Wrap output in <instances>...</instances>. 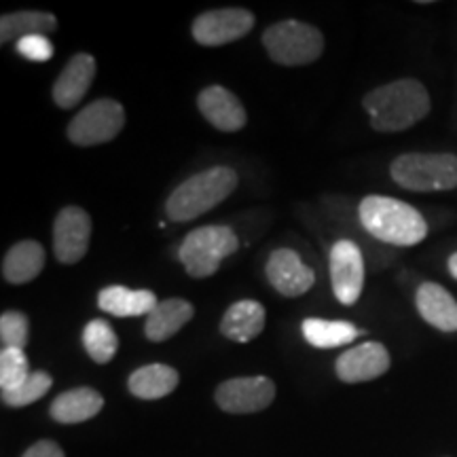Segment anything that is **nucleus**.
<instances>
[{
    "mask_svg": "<svg viewBox=\"0 0 457 457\" xmlns=\"http://www.w3.org/2000/svg\"><path fill=\"white\" fill-rule=\"evenodd\" d=\"M30 375V364H28L24 350L4 347V350L0 352V390H15V387L24 384Z\"/></svg>",
    "mask_w": 457,
    "mask_h": 457,
    "instance_id": "nucleus-26",
    "label": "nucleus"
},
{
    "mask_svg": "<svg viewBox=\"0 0 457 457\" xmlns=\"http://www.w3.org/2000/svg\"><path fill=\"white\" fill-rule=\"evenodd\" d=\"M239 248L236 231L228 227H199L182 239L179 259L191 278H210L219 271L220 262Z\"/></svg>",
    "mask_w": 457,
    "mask_h": 457,
    "instance_id": "nucleus-5",
    "label": "nucleus"
},
{
    "mask_svg": "<svg viewBox=\"0 0 457 457\" xmlns=\"http://www.w3.org/2000/svg\"><path fill=\"white\" fill-rule=\"evenodd\" d=\"M17 54L24 55L30 62H47L54 55V43L49 41L43 34H34V37H26L17 41Z\"/></svg>",
    "mask_w": 457,
    "mask_h": 457,
    "instance_id": "nucleus-29",
    "label": "nucleus"
},
{
    "mask_svg": "<svg viewBox=\"0 0 457 457\" xmlns=\"http://www.w3.org/2000/svg\"><path fill=\"white\" fill-rule=\"evenodd\" d=\"M303 337L310 345L318 350H333V347L347 345L353 339H358L364 330L353 327L352 322H343V320H320L307 318L303 320Z\"/></svg>",
    "mask_w": 457,
    "mask_h": 457,
    "instance_id": "nucleus-23",
    "label": "nucleus"
},
{
    "mask_svg": "<svg viewBox=\"0 0 457 457\" xmlns=\"http://www.w3.org/2000/svg\"><path fill=\"white\" fill-rule=\"evenodd\" d=\"M360 225L369 236L390 245H417L428 236V222L420 210L400 199L369 195L360 202Z\"/></svg>",
    "mask_w": 457,
    "mask_h": 457,
    "instance_id": "nucleus-2",
    "label": "nucleus"
},
{
    "mask_svg": "<svg viewBox=\"0 0 457 457\" xmlns=\"http://www.w3.org/2000/svg\"><path fill=\"white\" fill-rule=\"evenodd\" d=\"M45 270V250L34 239H24L11 245L3 259V278L9 284H28Z\"/></svg>",
    "mask_w": 457,
    "mask_h": 457,
    "instance_id": "nucleus-21",
    "label": "nucleus"
},
{
    "mask_svg": "<svg viewBox=\"0 0 457 457\" xmlns=\"http://www.w3.org/2000/svg\"><path fill=\"white\" fill-rule=\"evenodd\" d=\"M96 79V60L89 54H77L68 60L54 83V102L60 108H74L85 98Z\"/></svg>",
    "mask_w": 457,
    "mask_h": 457,
    "instance_id": "nucleus-15",
    "label": "nucleus"
},
{
    "mask_svg": "<svg viewBox=\"0 0 457 457\" xmlns=\"http://www.w3.org/2000/svg\"><path fill=\"white\" fill-rule=\"evenodd\" d=\"M328 271L333 293L343 305H353L364 288V256L352 239H339L328 253Z\"/></svg>",
    "mask_w": 457,
    "mask_h": 457,
    "instance_id": "nucleus-8",
    "label": "nucleus"
},
{
    "mask_svg": "<svg viewBox=\"0 0 457 457\" xmlns=\"http://www.w3.org/2000/svg\"><path fill=\"white\" fill-rule=\"evenodd\" d=\"M197 106L205 121L212 123L216 129L228 131V134L245 128V121H248V114L237 96L220 85L202 89V94L197 96Z\"/></svg>",
    "mask_w": 457,
    "mask_h": 457,
    "instance_id": "nucleus-14",
    "label": "nucleus"
},
{
    "mask_svg": "<svg viewBox=\"0 0 457 457\" xmlns=\"http://www.w3.org/2000/svg\"><path fill=\"white\" fill-rule=\"evenodd\" d=\"M262 45L279 66H307L322 55L324 37L316 26L286 20L262 32Z\"/></svg>",
    "mask_w": 457,
    "mask_h": 457,
    "instance_id": "nucleus-6",
    "label": "nucleus"
},
{
    "mask_svg": "<svg viewBox=\"0 0 457 457\" xmlns=\"http://www.w3.org/2000/svg\"><path fill=\"white\" fill-rule=\"evenodd\" d=\"M179 370L168 364H146L129 375L128 387L136 398L157 400L174 392L179 387Z\"/></svg>",
    "mask_w": 457,
    "mask_h": 457,
    "instance_id": "nucleus-22",
    "label": "nucleus"
},
{
    "mask_svg": "<svg viewBox=\"0 0 457 457\" xmlns=\"http://www.w3.org/2000/svg\"><path fill=\"white\" fill-rule=\"evenodd\" d=\"M216 404L227 413H256L267 409L276 398V386L270 377H237L216 387Z\"/></svg>",
    "mask_w": 457,
    "mask_h": 457,
    "instance_id": "nucleus-10",
    "label": "nucleus"
},
{
    "mask_svg": "<svg viewBox=\"0 0 457 457\" xmlns=\"http://www.w3.org/2000/svg\"><path fill=\"white\" fill-rule=\"evenodd\" d=\"M21 457H64V451L54 441H38Z\"/></svg>",
    "mask_w": 457,
    "mask_h": 457,
    "instance_id": "nucleus-30",
    "label": "nucleus"
},
{
    "mask_svg": "<svg viewBox=\"0 0 457 457\" xmlns=\"http://www.w3.org/2000/svg\"><path fill=\"white\" fill-rule=\"evenodd\" d=\"M237 171L227 165L199 171L171 191L165 202V214L174 222L195 220L216 205L225 202L237 188Z\"/></svg>",
    "mask_w": 457,
    "mask_h": 457,
    "instance_id": "nucleus-3",
    "label": "nucleus"
},
{
    "mask_svg": "<svg viewBox=\"0 0 457 457\" xmlns=\"http://www.w3.org/2000/svg\"><path fill=\"white\" fill-rule=\"evenodd\" d=\"M51 384H54V379H51L49 373L34 370L20 387L11 392H3V403L9 404V407H26V404H32L38 398H43L51 390Z\"/></svg>",
    "mask_w": 457,
    "mask_h": 457,
    "instance_id": "nucleus-27",
    "label": "nucleus"
},
{
    "mask_svg": "<svg viewBox=\"0 0 457 457\" xmlns=\"http://www.w3.org/2000/svg\"><path fill=\"white\" fill-rule=\"evenodd\" d=\"M387 369H390V353H387L386 345L375 341L362 343V345L343 352L335 364V373L343 384L373 381L387 373Z\"/></svg>",
    "mask_w": 457,
    "mask_h": 457,
    "instance_id": "nucleus-13",
    "label": "nucleus"
},
{
    "mask_svg": "<svg viewBox=\"0 0 457 457\" xmlns=\"http://www.w3.org/2000/svg\"><path fill=\"white\" fill-rule=\"evenodd\" d=\"M157 303V296L151 290H131L125 286H108L98 295L100 310L117 318L148 316Z\"/></svg>",
    "mask_w": 457,
    "mask_h": 457,
    "instance_id": "nucleus-20",
    "label": "nucleus"
},
{
    "mask_svg": "<svg viewBox=\"0 0 457 457\" xmlns=\"http://www.w3.org/2000/svg\"><path fill=\"white\" fill-rule=\"evenodd\" d=\"M83 345H85V352L89 353V358L94 360V362L106 364L111 362L114 353H117L119 339L106 320L96 318L91 320L83 330Z\"/></svg>",
    "mask_w": 457,
    "mask_h": 457,
    "instance_id": "nucleus-25",
    "label": "nucleus"
},
{
    "mask_svg": "<svg viewBox=\"0 0 457 457\" xmlns=\"http://www.w3.org/2000/svg\"><path fill=\"white\" fill-rule=\"evenodd\" d=\"M447 267H449V273H451V276H453V278L457 279V253L449 256V262H447Z\"/></svg>",
    "mask_w": 457,
    "mask_h": 457,
    "instance_id": "nucleus-31",
    "label": "nucleus"
},
{
    "mask_svg": "<svg viewBox=\"0 0 457 457\" xmlns=\"http://www.w3.org/2000/svg\"><path fill=\"white\" fill-rule=\"evenodd\" d=\"M415 305L420 316L443 333L457 330V301L441 284L424 282L415 293Z\"/></svg>",
    "mask_w": 457,
    "mask_h": 457,
    "instance_id": "nucleus-16",
    "label": "nucleus"
},
{
    "mask_svg": "<svg viewBox=\"0 0 457 457\" xmlns=\"http://www.w3.org/2000/svg\"><path fill=\"white\" fill-rule=\"evenodd\" d=\"M125 108L117 100L102 98L85 106L68 125V138L77 146H98L121 134Z\"/></svg>",
    "mask_w": 457,
    "mask_h": 457,
    "instance_id": "nucleus-7",
    "label": "nucleus"
},
{
    "mask_svg": "<svg viewBox=\"0 0 457 457\" xmlns=\"http://www.w3.org/2000/svg\"><path fill=\"white\" fill-rule=\"evenodd\" d=\"M91 239V219L83 208L68 205L60 210L54 222V254L62 265H74L87 254Z\"/></svg>",
    "mask_w": 457,
    "mask_h": 457,
    "instance_id": "nucleus-11",
    "label": "nucleus"
},
{
    "mask_svg": "<svg viewBox=\"0 0 457 457\" xmlns=\"http://www.w3.org/2000/svg\"><path fill=\"white\" fill-rule=\"evenodd\" d=\"M28 337H30V324L21 312H4L0 316V341L4 347H13V350H24L28 345Z\"/></svg>",
    "mask_w": 457,
    "mask_h": 457,
    "instance_id": "nucleus-28",
    "label": "nucleus"
},
{
    "mask_svg": "<svg viewBox=\"0 0 457 457\" xmlns=\"http://www.w3.org/2000/svg\"><path fill=\"white\" fill-rule=\"evenodd\" d=\"M390 174L407 191L432 193L457 187V155L451 153H407L394 159Z\"/></svg>",
    "mask_w": 457,
    "mask_h": 457,
    "instance_id": "nucleus-4",
    "label": "nucleus"
},
{
    "mask_svg": "<svg viewBox=\"0 0 457 457\" xmlns=\"http://www.w3.org/2000/svg\"><path fill=\"white\" fill-rule=\"evenodd\" d=\"M362 106L369 112L370 128L384 134H396L420 123L430 112L432 104L424 85L415 79H400L369 91Z\"/></svg>",
    "mask_w": 457,
    "mask_h": 457,
    "instance_id": "nucleus-1",
    "label": "nucleus"
},
{
    "mask_svg": "<svg viewBox=\"0 0 457 457\" xmlns=\"http://www.w3.org/2000/svg\"><path fill=\"white\" fill-rule=\"evenodd\" d=\"M262 328H265V307L253 299L233 303L220 322L222 337L237 343L256 339L262 333Z\"/></svg>",
    "mask_w": 457,
    "mask_h": 457,
    "instance_id": "nucleus-18",
    "label": "nucleus"
},
{
    "mask_svg": "<svg viewBox=\"0 0 457 457\" xmlns=\"http://www.w3.org/2000/svg\"><path fill=\"white\" fill-rule=\"evenodd\" d=\"M104 407V398L94 387H74L60 394L49 407V415L60 424H83Z\"/></svg>",
    "mask_w": 457,
    "mask_h": 457,
    "instance_id": "nucleus-17",
    "label": "nucleus"
},
{
    "mask_svg": "<svg viewBox=\"0 0 457 457\" xmlns=\"http://www.w3.org/2000/svg\"><path fill=\"white\" fill-rule=\"evenodd\" d=\"M254 28V15L248 9H214L205 11L193 21V38L204 47H220L242 38Z\"/></svg>",
    "mask_w": 457,
    "mask_h": 457,
    "instance_id": "nucleus-9",
    "label": "nucleus"
},
{
    "mask_svg": "<svg viewBox=\"0 0 457 457\" xmlns=\"http://www.w3.org/2000/svg\"><path fill=\"white\" fill-rule=\"evenodd\" d=\"M57 30V17L43 11H20V13H4L0 20V43H17L34 34H47Z\"/></svg>",
    "mask_w": 457,
    "mask_h": 457,
    "instance_id": "nucleus-24",
    "label": "nucleus"
},
{
    "mask_svg": "<svg viewBox=\"0 0 457 457\" xmlns=\"http://www.w3.org/2000/svg\"><path fill=\"white\" fill-rule=\"evenodd\" d=\"M195 316L193 305L185 299H165L159 301L157 307L146 316L145 322V335L148 341H168L179 330L191 322Z\"/></svg>",
    "mask_w": 457,
    "mask_h": 457,
    "instance_id": "nucleus-19",
    "label": "nucleus"
},
{
    "mask_svg": "<svg viewBox=\"0 0 457 457\" xmlns=\"http://www.w3.org/2000/svg\"><path fill=\"white\" fill-rule=\"evenodd\" d=\"M265 273L273 288L288 299L305 295L316 284V273L290 248L273 250L267 259Z\"/></svg>",
    "mask_w": 457,
    "mask_h": 457,
    "instance_id": "nucleus-12",
    "label": "nucleus"
}]
</instances>
